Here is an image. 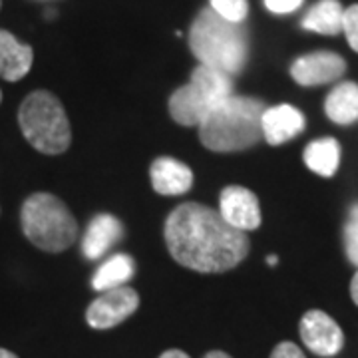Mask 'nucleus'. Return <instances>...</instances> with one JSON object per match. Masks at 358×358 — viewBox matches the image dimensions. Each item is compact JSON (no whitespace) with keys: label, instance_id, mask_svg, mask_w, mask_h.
Returning a JSON list of instances; mask_svg holds the SVG:
<instances>
[{"label":"nucleus","instance_id":"obj_1","mask_svg":"<svg viewBox=\"0 0 358 358\" xmlns=\"http://www.w3.org/2000/svg\"><path fill=\"white\" fill-rule=\"evenodd\" d=\"M166 243L179 265L199 273H225L249 253L247 233L231 227L215 209L193 201L169 213Z\"/></svg>","mask_w":358,"mask_h":358},{"label":"nucleus","instance_id":"obj_2","mask_svg":"<svg viewBox=\"0 0 358 358\" xmlns=\"http://www.w3.org/2000/svg\"><path fill=\"white\" fill-rule=\"evenodd\" d=\"M265 110L261 100L231 96L205 115L199 124V140L207 150L219 154L253 148L263 138L261 117Z\"/></svg>","mask_w":358,"mask_h":358},{"label":"nucleus","instance_id":"obj_3","mask_svg":"<svg viewBox=\"0 0 358 358\" xmlns=\"http://www.w3.org/2000/svg\"><path fill=\"white\" fill-rule=\"evenodd\" d=\"M189 48L201 66L235 76L247 62V34L243 24L221 18L211 6L203 8L189 30Z\"/></svg>","mask_w":358,"mask_h":358},{"label":"nucleus","instance_id":"obj_4","mask_svg":"<svg viewBox=\"0 0 358 358\" xmlns=\"http://www.w3.org/2000/svg\"><path fill=\"white\" fill-rule=\"evenodd\" d=\"M18 124L26 141L40 154L58 155L70 148L72 129L64 106L46 90L26 96L18 110Z\"/></svg>","mask_w":358,"mask_h":358},{"label":"nucleus","instance_id":"obj_5","mask_svg":"<svg viewBox=\"0 0 358 358\" xmlns=\"http://www.w3.org/2000/svg\"><path fill=\"white\" fill-rule=\"evenodd\" d=\"M20 223L28 241L46 253H62L78 237L76 219L52 193L30 195L22 205Z\"/></svg>","mask_w":358,"mask_h":358},{"label":"nucleus","instance_id":"obj_6","mask_svg":"<svg viewBox=\"0 0 358 358\" xmlns=\"http://www.w3.org/2000/svg\"><path fill=\"white\" fill-rule=\"evenodd\" d=\"M140 307V294L129 287H115L103 291L86 310V320L92 329L106 331L124 322Z\"/></svg>","mask_w":358,"mask_h":358},{"label":"nucleus","instance_id":"obj_7","mask_svg":"<svg viewBox=\"0 0 358 358\" xmlns=\"http://www.w3.org/2000/svg\"><path fill=\"white\" fill-rule=\"evenodd\" d=\"M301 338L319 357H334L345 346L343 329L322 310H308L301 319Z\"/></svg>","mask_w":358,"mask_h":358},{"label":"nucleus","instance_id":"obj_8","mask_svg":"<svg viewBox=\"0 0 358 358\" xmlns=\"http://www.w3.org/2000/svg\"><path fill=\"white\" fill-rule=\"evenodd\" d=\"M217 211L231 227L243 233L257 229L261 225L259 199L251 189L241 185H229L221 192Z\"/></svg>","mask_w":358,"mask_h":358},{"label":"nucleus","instance_id":"obj_9","mask_svg":"<svg viewBox=\"0 0 358 358\" xmlns=\"http://www.w3.org/2000/svg\"><path fill=\"white\" fill-rule=\"evenodd\" d=\"M346 72L343 56L334 52H313L296 58L291 66V76L301 86H322L331 84Z\"/></svg>","mask_w":358,"mask_h":358},{"label":"nucleus","instance_id":"obj_10","mask_svg":"<svg viewBox=\"0 0 358 358\" xmlns=\"http://www.w3.org/2000/svg\"><path fill=\"white\" fill-rule=\"evenodd\" d=\"M261 128H263V138L271 145H281L285 141L296 138L305 129V115L289 103L273 106L263 112Z\"/></svg>","mask_w":358,"mask_h":358},{"label":"nucleus","instance_id":"obj_11","mask_svg":"<svg viewBox=\"0 0 358 358\" xmlns=\"http://www.w3.org/2000/svg\"><path fill=\"white\" fill-rule=\"evenodd\" d=\"M215 106L205 98L192 82L178 88L169 98V114L178 122L179 126L192 128L199 126Z\"/></svg>","mask_w":358,"mask_h":358},{"label":"nucleus","instance_id":"obj_12","mask_svg":"<svg viewBox=\"0 0 358 358\" xmlns=\"http://www.w3.org/2000/svg\"><path fill=\"white\" fill-rule=\"evenodd\" d=\"M34 62V50L30 44H24L0 28V78L8 82H18L30 72Z\"/></svg>","mask_w":358,"mask_h":358},{"label":"nucleus","instance_id":"obj_13","mask_svg":"<svg viewBox=\"0 0 358 358\" xmlns=\"http://www.w3.org/2000/svg\"><path fill=\"white\" fill-rule=\"evenodd\" d=\"M152 185L162 195H181L193 185V173L185 164L173 157H157L150 169Z\"/></svg>","mask_w":358,"mask_h":358},{"label":"nucleus","instance_id":"obj_14","mask_svg":"<svg viewBox=\"0 0 358 358\" xmlns=\"http://www.w3.org/2000/svg\"><path fill=\"white\" fill-rule=\"evenodd\" d=\"M122 223L114 215H96L82 239V253L86 259H100L122 239Z\"/></svg>","mask_w":358,"mask_h":358},{"label":"nucleus","instance_id":"obj_15","mask_svg":"<svg viewBox=\"0 0 358 358\" xmlns=\"http://www.w3.org/2000/svg\"><path fill=\"white\" fill-rule=\"evenodd\" d=\"M343 16H345V8L338 0H319L303 16L301 26L308 32L336 36L343 32Z\"/></svg>","mask_w":358,"mask_h":358},{"label":"nucleus","instance_id":"obj_16","mask_svg":"<svg viewBox=\"0 0 358 358\" xmlns=\"http://www.w3.org/2000/svg\"><path fill=\"white\" fill-rule=\"evenodd\" d=\"M324 112L329 120L338 126H350L358 122V84L343 82L327 96Z\"/></svg>","mask_w":358,"mask_h":358},{"label":"nucleus","instance_id":"obj_17","mask_svg":"<svg viewBox=\"0 0 358 358\" xmlns=\"http://www.w3.org/2000/svg\"><path fill=\"white\" fill-rule=\"evenodd\" d=\"M134 273H136L134 259L126 253H115L108 261H103L102 267L96 271V275L92 277V287L100 293L115 287H124L134 277Z\"/></svg>","mask_w":358,"mask_h":358},{"label":"nucleus","instance_id":"obj_18","mask_svg":"<svg viewBox=\"0 0 358 358\" xmlns=\"http://www.w3.org/2000/svg\"><path fill=\"white\" fill-rule=\"evenodd\" d=\"M305 164L322 178H333L341 164V145L334 138L315 140L305 148Z\"/></svg>","mask_w":358,"mask_h":358},{"label":"nucleus","instance_id":"obj_19","mask_svg":"<svg viewBox=\"0 0 358 358\" xmlns=\"http://www.w3.org/2000/svg\"><path fill=\"white\" fill-rule=\"evenodd\" d=\"M189 82L215 108H217L219 103H223L227 98L233 96V82H231V76L219 72V70H213L209 66H197L192 72V80Z\"/></svg>","mask_w":358,"mask_h":358},{"label":"nucleus","instance_id":"obj_20","mask_svg":"<svg viewBox=\"0 0 358 358\" xmlns=\"http://www.w3.org/2000/svg\"><path fill=\"white\" fill-rule=\"evenodd\" d=\"M211 8L225 20L243 24L249 14V2L247 0H209Z\"/></svg>","mask_w":358,"mask_h":358},{"label":"nucleus","instance_id":"obj_21","mask_svg":"<svg viewBox=\"0 0 358 358\" xmlns=\"http://www.w3.org/2000/svg\"><path fill=\"white\" fill-rule=\"evenodd\" d=\"M345 247L350 263H355L358 267V205L352 207L348 215V223L345 227Z\"/></svg>","mask_w":358,"mask_h":358},{"label":"nucleus","instance_id":"obj_22","mask_svg":"<svg viewBox=\"0 0 358 358\" xmlns=\"http://www.w3.org/2000/svg\"><path fill=\"white\" fill-rule=\"evenodd\" d=\"M343 32H345L350 48L355 52H358V4H352V6L345 8V16H343Z\"/></svg>","mask_w":358,"mask_h":358},{"label":"nucleus","instance_id":"obj_23","mask_svg":"<svg viewBox=\"0 0 358 358\" xmlns=\"http://www.w3.org/2000/svg\"><path fill=\"white\" fill-rule=\"evenodd\" d=\"M305 0H265L268 13L273 14H289L299 10Z\"/></svg>","mask_w":358,"mask_h":358},{"label":"nucleus","instance_id":"obj_24","mask_svg":"<svg viewBox=\"0 0 358 358\" xmlns=\"http://www.w3.org/2000/svg\"><path fill=\"white\" fill-rule=\"evenodd\" d=\"M271 358H307L305 352L294 345V343H281L273 348L271 352Z\"/></svg>","mask_w":358,"mask_h":358},{"label":"nucleus","instance_id":"obj_25","mask_svg":"<svg viewBox=\"0 0 358 358\" xmlns=\"http://www.w3.org/2000/svg\"><path fill=\"white\" fill-rule=\"evenodd\" d=\"M159 358H189L183 350H178V348H171V350H166Z\"/></svg>","mask_w":358,"mask_h":358},{"label":"nucleus","instance_id":"obj_26","mask_svg":"<svg viewBox=\"0 0 358 358\" xmlns=\"http://www.w3.org/2000/svg\"><path fill=\"white\" fill-rule=\"evenodd\" d=\"M350 294H352V301L358 305V271L357 275L352 277V282H350Z\"/></svg>","mask_w":358,"mask_h":358},{"label":"nucleus","instance_id":"obj_27","mask_svg":"<svg viewBox=\"0 0 358 358\" xmlns=\"http://www.w3.org/2000/svg\"><path fill=\"white\" fill-rule=\"evenodd\" d=\"M203 358H231L229 355H225V352H221V350H211V352H207Z\"/></svg>","mask_w":358,"mask_h":358},{"label":"nucleus","instance_id":"obj_28","mask_svg":"<svg viewBox=\"0 0 358 358\" xmlns=\"http://www.w3.org/2000/svg\"><path fill=\"white\" fill-rule=\"evenodd\" d=\"M0 358H18L14 352L6 350V348H0Z\"/></svg>","mask_w":358,"mask_h":358},{"label":"nucleus","instance_id":"obj_29","mask_svg":"<svg viewBox=\"0 0 358 358\" xmlns=\"http://www.w3.org/2000/svg\"><path fill=\"white\" fill-rule=\"evenodd\" d=\"M267 261H268V265H277V257H275V255L268 257Z\"/></svg>","mask_w":358,"mask_h":358},{"label":"nucleus","instance_id":"obj_30","mask_svg":"<svg viewBox=\"0 0 358 358\" xmlns=\"http://www.w3.org/2000/svg\"><path fill=\"white\" fill-rule=\"evenodd\" d=\"M0 102H2V92H0Z\"/></svg>","mask_w":358,"mask_h":358},{"label":"nucleus","instance_id":"obj_31","mask_svg":"<svg viewBox=\"0 0 358 358\" xmlns=\"http://www.w3.org/2000/svg\"><path fill=\"white\" fill-rule=\"evenodd\" d=\"M0 8H2V0H0Z\"/></svg>","mask_w":358,"mask_h":358}]
</instances>
